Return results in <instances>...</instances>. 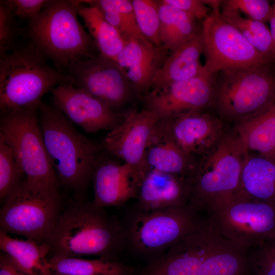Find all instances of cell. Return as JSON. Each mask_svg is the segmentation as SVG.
<instances>
[{
  "instance_id": "1",
  "label": "cell",
  "mask_w": 275,
  "mask_h": 275,
  "mask_svg": "<svg viewBox=\"0 0 275 275\" xmlns=\"http://www.w3.org/2000/svg\"><path fill=\"white\" fill-rule=\"evenodd\" d=\"M46 243L48 259L94 256L118 261L125 248L123 226L117 217L78 199L62 210Z\"/></svg>"
},
{
  "instance_id": "2",
  "label": "cell",
  "mask_w": 275,
  "mask_h": 275,
  "mask_svg": "<svg viewBox=\"0 0 275 275\" xmlns=\"http://www.w3.org/2000/svg\"><path fill=\"white\" fill-rule=\"evenodd\" d=\"M40 124L50 163L60 185L84 199L100 156V147L75 129L55 106L41 102Z\"/></svg>"
},
{
  "instance_id": "3",
  "label": "cell",
  "mask_w": 275,
  "mask_h": 275,
  "mask_svg": "<svg viewBox=\"0 0 275 275\" xmlns=\"http://www.w3.org/2000/svg\"><path fill=\"white\" fill-rule=\"evenodd\" d=\"M191 203L141 211L133 209L122 224L125 248L147 262L193 234L210 230L208 215Z\"/></svg>"
},
{
  "instance_id": "4",
  "label": "cell",
  "mask_w": 275,
  "mask_h": 275,
  "mask_svg": "<svg viewBox=\"0 0 275 275\" xmlns=\"http://www.w3.org/2000/svg\"><path fill=\"white\" fill-rule=\"evenodd\" d=\"M74 1H48L29 21L34 45L59 68L97 54L94 41L78 20Z\"/></svg>"
},
{
  "instance_id": "5",
  "label": "cell",
  "mask_w": 275,
  "mask_h": 275,
  "mask_svg": "<svg viewBox=\"0 0 275 275\" xmlns=\"http://www.w3.org/2000/svg\"><path fill=\"white\" fill-rule=\"evenodd\" d=\"M249 152L235 133L223 134L198 161L190 179L189 203L208 215L232 199L239 191Z\"/></svg>"
},
{
  "instance_id": "6",
  "label": "cell",
  "mask_w": 275,
  "mask_h": 275,
  "mask_svg": "<svg viewBox=\"0 0 275 275\" xmlns=\"http://www.w3.org/2000/svg\"><path fill=\"white\" fill-rule=\"evenodd\" d=\"M32 43L1 56L0 106L2 113L40 104L42 96L73 77L49 66Z\"/></svg>"
},
{
  "instance_id": "7",
  "label": "cell",
  "mask_w": 275,
  "mask_h": 275,
  "mask_svg": "<svg viewBox=\"0 0 275 275\" xmlns=\"http://www.w3.org/2000/svg\"><path fill=\"white\" fill-rule=\"evenodd\" d=\"M62 210L59 191L25 178L1 209V231L46 243Z\"/></svg>"
},
{
  "instance_id": "8",
  "label": "cell",
  "mask_w": 275,
  "mask_h": 275,
  "mask_svg": "<svg viewBox=\"0 0 275 275\" xmlns=\"http://www.w3.org/2000/svg\"><path fill=\"white\" fill-rule=\"evenodd\" d=\"M40 104L3 113L0 136L12 149L27 179L59 191L60 184L50 163L38 117Z\"/></svg>"
},
{
  "instance_id": "9",
  "label": "cell",
  "mask_w": 275,
  "mask_h": 275,
  "mask_svg": "<svg viewBox=\"0 0 275 275\" xmlns=\"http://www.w3.org/2000/svg\"><path fill=\"white\" fill-rule=\"evenodd\" d=\"M222 73L214 99L221 118L237 123L275 103V73L269 66Z\"/></svg>"
},
{
  "instance_id": "10",
  "label": "cell",
  "mask_w": 275,
  "mask_h": 275,
  "mask_svg": "<svg viewBox=\"0 0 275 275\" xmlns=\"http://www.w3.org/2000/svg\"><path fill=\"white\" fill-rule=\"evenodd\" d=\"M210 229L252 250L275 239V205L239 196L208 215Z\"/></svg>"
},
{
  "instance_id": "11",
  "label": "cell",
  "mask_w": 275,
  "mask_h": 275,
  "mask_svg": "<svg viewBox=\"0 0 275 275\" xmlns=\"http://www.w3.org/2000/svg\"><path fill=\"white\" fill-rule=\"evenodd\" d=\"M205 70L211 75L257 67L274 61L255 48L234 26L222 17L219 7L203 20L202 27Z\"/></svg>"
},
{
  "instance_id": "12",
  "label": "cell",
  "mask_w": 275,
  "mask_h": 275,
  "mask_svg": "<svg viewBox=\"0 0 275 275\" xmlns=\"http://www.w3.org/2000/svg\"><path fill=\"white\" fill-rule=\"evenodd\" d=\"M67 70L73 78L72 84L103 101L116 112L135 94L122 68L100 53L73 62Z\"/></svg>"
},
{
  "instance_id": "13",
  "label": "cell",
  "mask_w": 275,
  "mask_h": 275,
  "mask_svg": "<svg viewBox=\"0 0 275 275\" xmlns=\"http://www.w3.org/2000/svg\"><path fill=\"white\" fill-rule=\"evenodd\" d=\"M214 76L205 70L191 78L152 89L142 99L145 108L166 120L193 111H202L214 102Z\"/></svg>"
},
{
  "instance_id": "14",
  "label": "cell",
  "mask_w": 275,
  "mask_h": 275,
  "mask_svg": "<svg viewBox=\"0 0 275 275\" xmlns=\"http://www.w3.org/2000/svg\"><path fill=\"white\" fill-rule=\"evenodd\" d=\"M159 120L155 112L146 108L129 111L104 136L102 148L145 174L149 170L146 161L147 145Z\"/></svg>"
},
{
  "instance_id": "15",
  "label": "cell",
  "mask_w": 275,
  "mask_h": 275,
  "mask_svg": "<svg viewBox=\"0 0 275 275\" xmlns=\"http://www.w3.org/2000/svg\"><path fill=\"white\" fill-rule=\"evenodd\" d=\"M51 92L54 106L87 133L111 130L123 120V114L71 83L61 84Z\"/></svg>"
},
{
  "instance_id": "16",
  "label": "cell",
  "mask_w": 275,
  "mask_h": 275,
  "mask_svg": "<svg viewBox=\"0 0 275 275\" xmlns=\"http://www.w3.org/2000/svg\"><path fill=\"white\" fill-rule=\"evenodd\" d=\"M215 236L210 229L185 237L133 275H201Z\"/></svg>"
},
{
  "instance_id": "17",
  "label": "cell",
  "mask_w": 275,
  "mask_h": 275,
  "mask_svg": "<svg viewBox=\"0 0 275 275\" xmlns=\"http://www.w3.org/2000/svg\"><path fill=\"white\" fill-rule=\"evenodd\" d=\"M144 174L130 165L99 156L92 181L96 206L105 208L121 206L136 199Z\"/></svg>"
},
{
  "instance_id": "18",
  "label": "cell",
  "mask_w": 275,
  "mask_h": 275,
  "mask_svg": "<svg viewBox=\"0 0 275 275\" xmlns=\"http://www.w3.org/2000/svg\"><path fill=\"white\" fill-rule=\"evenodd\" d=\"M160 121L180 148L194 157L209 151L224 134L221 120L202 111Z\"/></svg>"
},
{
  "instance_id": "19",
  "label": "cell",
  "mask_w": 275,
  "mask_h": 275,
  "mask_svg": "<svg viewBox=\"0 0 275 275\" xmlns=\"http://www.w3.org/2000/svg\"><path fill=\"white\" fill-rule=\"evenodd\" d=\"M169 54L163 46L133 38L127 40L115 62L124 71L135 94L142 99L151 91L153 79Z\"/></svg>"
},
{
  "instance_id": "20",
  "label": "cell",
  "mask_w": 275,
  "mask_h": 275,
  "mask_svg": "<svg viewBox=\"0 0 275 275\" xmlns=\"http://www.w3.org/2000/svg\"><path fill=\"white\" fill-rule=\"evenodd\" d=\"M190 179L149 169L142 180L134 209L150 211L189 203Z\"/></svg>"
},
{
  "instance_id": "21",
  "label": "cell",
  "mask_w": 275,
  "mask_h": 275,
  "mask_svg": "<svg viewBox=\"0 0 275 275\" xmlns=\"http://www.w3.org/2000/svg\"><path fill=\"white\" fill-rule=\"evenodd\" d=\"M148 169L191 179L198 165L195 157L176 144L159 120L149 139L146 152Z\"/></svg>"
},
{
  "instance_id": "22",
  "label": "cell",
  "mask_w": 275,
  "mask_h": 275,
  "mask_svg": "<svg viewBox=\"0 0 275 275\" xmlns=\"http://www.w3.org/2000/svg\"><path fill=\"white\" fill-rule=\"evenodd\" d=\"M203 50L201 29L193 38L169 53L153 79L151 90L191 78L204 72L200 61Z\"/></svg>"
},
{
  "instance_id": "23",
  "label": "cell",
  "mask_w": 275,
  "mask_h": 275,
  "mask_svg": "<svg viewBox=\"0 0 275 275\" xmlns=\"http://www.w3.org/2000/svg\"><path fill=\"white\" fill-rule=\"evenodd\" d=\"M236 196L275 205V158L249 154Z\"/></svg>"
},
{
  "instance_id": "24",
  "label": "cell",
  "mask_w": 275,
  "mask_h": 275,
  "mask_svg": "<svg viewBox=\"0 0 275 275\" xmlns=\"http://www.w3.org/2000/svg\"><path fill=\"white\" fill-rule=\"evenodd\" d=\"M250 251L216 233L201 275H253Z\"/></svg>"
},
{
  "instance_id": "25",
  "label": "cell",
  "mask_w": 275,
  "mask_h": 275,
  "mask_svg": "<svg viewBox=\"0 0 275 275\" xmlns=\"http://www.w3.org/2000/svg\"><path fill=\"white\" fill-rule=\"evenodd\" d=\"M235 133L248 151L275 158V103L236 123Z\"/></svg>"
},
{
  "instance_id": "26",
  "label": "cell",
  "mask_w": 275,
  "mask_h": 275,
  "mask_svg": "<svg viewBox=\"0 0 275 275\" xmlns=\"http://www.w3.org/2000/svg\"><path fill=\"white\" fill-rule=\"evenodd\" d=\"M74 2L78 16L82 18L99 53L115 62L127 40L107 21L96 7L81 4L78 1Z\"/></svg>"
},
{
  "instance_id": "27",
  "label": "cell",
  "mask_w": 275,
  "mask_h": 275,
  "mask_svg": "<svg viewBox=\"0 0 275 275\" xmlns=\"http://www.w3.org/2000/svg\"><path fill=\"white\" fill-rule=\"evenodd\" d=\"M0 249L28 275H51L47 244L39 243L31 239L15 238L0 231Z\"/></svg>"
},
{
  "instance_id": "28",
  "label": "cell",
  "mask_w": 275,
  "mask_h": 275,
  "mask_svg": "<svg viewBox=\"0 0 275 275\" xmlns=\"http://www.w3.org/2000/svg\"><path fill=\"white\" fill-rule=\"evenodd\" d=\"M162 45L173 52L193 38L200 30L197 19L191 15L164 2L157 1Z\"/></svg>"
},
{
  "instance_id": "29",
  "label": "cell",
  "mask_w": 275,
  "mask_h": 275,
  "mask_svg": "<svg viewBox=\"0 0 275 275\" xmlns=\"http://www.w3.org/2000/svg\"><path fill=\"white\" fill-rule=\"evenodd\" d=\"M48 261L52 271L76 275H133L136 270L119 261L102 258L52 257Z\"/></svg>"
},
{
  "instance_id": "30",
  "label": "cell",
  "mask_w": 275,
  "mask_h": 275,
  "mask_svg": "<svg viewBox=\"0 0 275 275\" xmlns=\"http://www.w3.org/2000/svg\"><path fill=\"white\" fill-rule=\"evenodd\" d=\"M221 14L258 51L275 61V47L269 29L265 23L243 17L235 9L223 6Z\"/></svg>"
},
{
  "instance_id": "31",
  "label": "cell",
  "mask_w": 275,
  "mask_h": 275,
  "mask_svg": "<svg viewBox=\"0 0 275 275\" xmlns=\"http://www.w3.org/2000/svg\"><path fill=\"white\" fill-rule=\"evenodd\" d=\"M25 175L15 155L0 136V199L5 202Z\"/></svg>"
},
{
  "instance_id": "32",
  "label": "cell",
  "mask_w": 275,
  "mask_h": 275,
  "mask_svg": "<svg viewBox=\"0 0 275 275\" xmlns=\"http://www.w3.org/2000/svg\"><path fill=\"white\" fill-rule=\"evenodd\" d=\"M131 2L142 33L156 46H162L157 1L132 0Z\"/></svg>"
},
{
  "instance_id": "33",
  "label": "cell",
  "mask_w": 275,
  "mask_h": 275,
  "mask_svg": "<svg viewBox=\"0 0 275 275\" xmlns=\"http://www.w3.org/2000/svg\"><path fill=\"white\" fill-rule=\"evenodd\" d=\"M79 3L96 7L107 21L126 40L133 38L148 40L126 15L113 4L112 0L79 1Z\"/></svg>"
},
{
  "instance_id": "34",
  "label": "cell",
  "mask_w": 275,
  "mask_h": 275,
  "mask_svg": "<svg viewBox=\"0 0 275 275\" xmlns=\"http://www.w3.org/2000/svg\"><path fill=\"white\" fill-rule=\"evenodd\" d=\"M223 7L240 11L250 19L263 23L269 21L273 7L266 0H226L222 1Z\"/></svg>"
},
{
  "instance_id": "35",
  "label": "cell",
  "mask_w": 275,
  "mask_h": 275,
  "mask_svg": "<svg viewBox=\"0 0 275 275\" xmlns=\"http://www.w3.org/2000/svg\"><path fill=\"white\" fill-rule=\"evenodd\" d=\"M255 249L251 253L253 275H275V239Z\"/></svg>"
},
{
  "instance_id": "36",
  "label": "cell",
  "mask_w": 275,
  "mask_h": 275,
  "mask_svg": "<svg viewBox=\"0 0 275 275\" xmlns=\"http://www.w3.org/2000/svg\"><path fill=\"white\" fill-rule=\"evenodd\" d=\"M15 36L14 16L9 9L1 1L0 54L7 53L13 43Z\"/></svg>"
},
{
  "instance_id": "37",
  "label": "cell",
  "mask_w": 275,
  "mask_h": 275,
  "mask_svg": "<svg viewBox=\"0 0 275 275\" xmlns=\"http://www.w3.org/2000/svg\"><path fill=\"white\" fill-rule=\"evenodd\" d=\"M48 1L46 0H7L2 1L14 17L29 20L41 11Z\"/></svg>"
},
{
  "instance_id": "38",
  "label": "cell",
  "mask_w": 275,
  "mask_h": 275,
  "mask_svg": "<svg viewBox=\"0 0 275 275\" xmlns=\"http://www.w3.org/2000/svg\"><path fill=\"white\" fill-rule=\"evenodd\" d=\"M164 2L183 11L197 20L205 19L208 16V8L200 0H162Z\"/></svg>"
},
{
  "instance_id": "39",
  "label": "cell",
  "mask_w": 275,
  "mask_h": 275,
  "mask_svg": "<svg viewBox=\"0 0 275 275\" xmlns=\"http://www.w3.org/2000/svg\"><path fill=\"white\" fill-rule=\"evenodd\" d=\"M0 275H28L7 254H0Z\"/></svg>"
},
{
  "instance_id": "40",
  "label": "cell",
  "mask_w": 275,
  "mask_h": 275,
  "mask_svg": "<svg viewBox=\"0 0 275 275\" xmlns=\"http://www.w3.org/2000/svg\"><path fill=\"white\" fill-rule=\"evenodd\" d=\"M273 11L271 16L269 19V22L270 24V32L275 47V1L272 5Z\"/></svg>"
},
{
  "instance_id": "41",
  "label": "cell",
  "mask_w": 275,
  "mask_h": 275,
  "mask_svg": "<svg viewBox=\"0 0 275 275\" xmlns=\"http://www.w3.org/2000/svg\"><path fill=\"white\" fill-rule=\"evenodd\" d=\"M51 275H76V274L62 273H59V272L52 271Z\"/></svg>"
}]
</instances>
